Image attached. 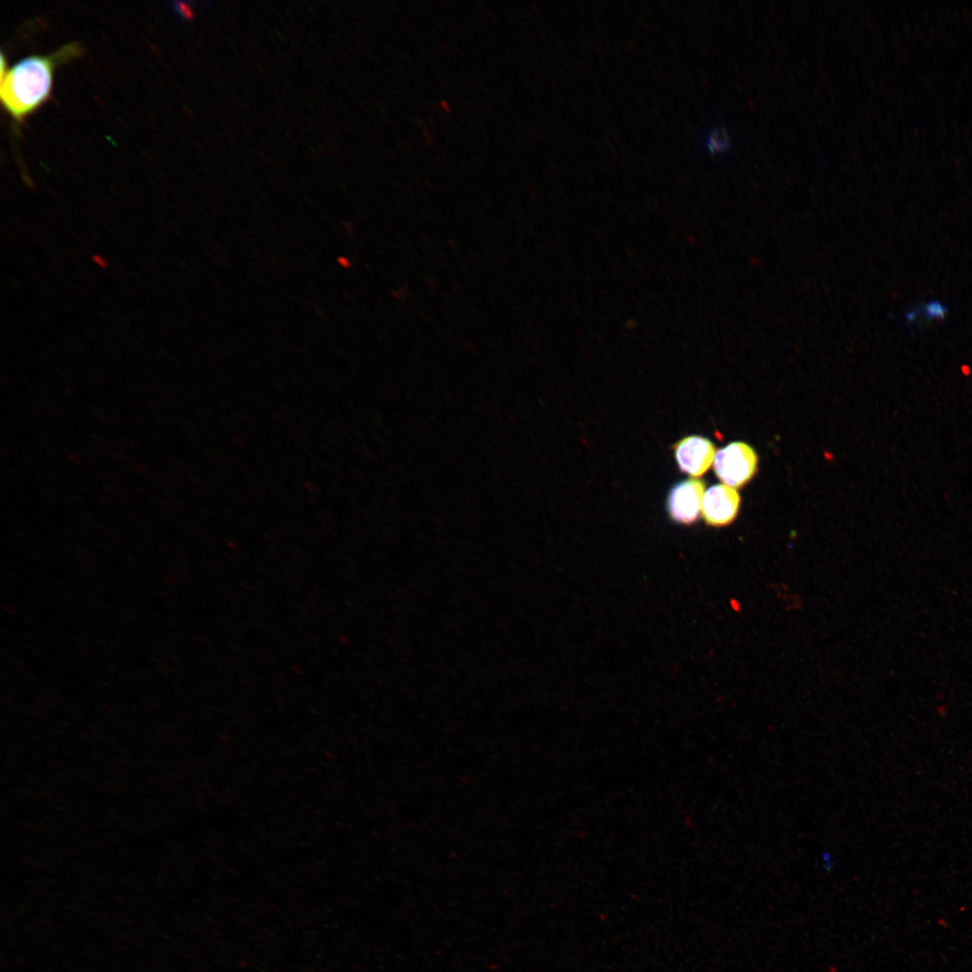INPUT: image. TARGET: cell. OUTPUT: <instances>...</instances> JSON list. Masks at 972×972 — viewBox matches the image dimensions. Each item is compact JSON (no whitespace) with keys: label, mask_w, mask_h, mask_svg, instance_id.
I'll list each match as a JSON object with an SVG mask.
<instances>
[{"label":"cell","mask_w":972,"mask_h":972,"mask_svg":"<svg viewBox=\"0 0 972 972\" xmlns=\"http://www.w3.org/2000/svg\"><path fill=\"white\" fill-rule=\"evenodd\" d=\"M713 468L723 484L740 488L754 475L757 455L747 444L734 442L716 453Z\"/></svg>","instance_id":"obj_2"},{"label":"cell","mask_w":972,"mask_h":972,"mask_svg":"<svg viewBox=\"0 0 972 972\" xmlns=\"http://www.w3.org/2000/svg\"><path fill=\"white\" fill-rule=\"evenodd\" d=\"M82 52L81 45L73 42L51 55L31 56L20 60L1 76L3 107L14 121H23L50 97L55 68Z\"/></svg>","instance_id":"obj_1"},{"label":"cell","mask_w":972,"mask_h":972,"mask_svg":"<svg viewBox=\"0 0 972 972\" xmlns=\"http://www.w3.org/2000/svg\"><path fill=\"white\" fill-rule=\"evenodd\" d=\"M739 506L740 496L735 489L716 484L705 491L701 513L708 526H724L734 521Z\"/></svg>","instance_id":"obj_4"},{"label":"cell","mask_w":972,"mask_h":972,"mask_svg":"<svg viewBox=\"0 0 972 972\" xmlns=\"http://www.w3.org/2000/svg\"><path fill=\"white\" fill-rule=\"evenodd\" d=\"M673 448L680 471L693 477L703 475L712 465L716 454L713 443L699 436L684 437Z\"/></svg>","instance_id":"obj_5"},{"label":"cell","mask_w":972,"mask_h":972,"mask_svg":"<svg viewBox=\"0 0 972 972\" xmlns=\"http://www.w3.org/2000/svg\"><path fill=\"white\" fill-rule=\"evenodd\" d=\"M93 259H94V262H95V263H96L97 265H99V266H100L101 267H105V266H107V262H106V260H105V259H104V258L103 256H97V255H96V256H93Z\"/></svg>","instance_id":"obj_8"},{"label":"cell","mask_w":972,"mask_h":972,"mask_svg":"<svg viewBox=\"0 0 972 972\" xmlns=\"http://www.w3.org/2000/svg\"><path fill=\"white\" fill-rule=\"evenodd\" d=\"M705 483L688 479L676 484L670 491L667 509L670 518L682 525L693 524L701 513Z\"/></svg>","instance_id":"obj_3"},{"label":"cell","mask_w":972,"mask_h":972,"mask_svg":"<svg viewBox=\"0 0 972 972\" xmlns=\"http://www.w3.org/2000/svg\"><path fill=\"white\" fill-rule=\"evenodd\" d=\"M921 307L923 316L929 321L943 320L948 313L947 306L938 300H931L922 304Z\"/></svg>","instance_id":"obj_6"},{"label":"cell","mask_w":972,"mask_h":972,"mask_svg":"<svg viewBox=\"0 0 972 972\" xmlns=\"http://www.w3.org/2000/svg\"><path fill=\"white\" fill-rule=\"evenodd\" d=\"M726 132L723 129H716L709 138V148L713 151H719L726 148Z\"/></svg>","instance_id":"obj_7"}]
</instances>
